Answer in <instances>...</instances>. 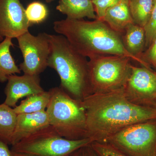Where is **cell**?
<instances>
[{
  "instance_id": "cell-1",
  "label": "cell",
  "mask_w": 156,
  "mask_h": 156,
  "mask_svg": "<svg viewBox=\"0 0 156 156\" xmlns=\"http://www.w3.org/2000/svg\"><path fill=\"white\" fill-rule=\"evenodd\" d=\"M86 115L87 138L104 142L128 126L156 119V109L131 103L123 89L92 94L82 100Z\"/></svg>"
},
{
  "instance_id": "cell-2",
  "label": "cell",
  "mask_w": 156,
  "mask_h": 156,
  "mask_svg": "<svg viewBox=\"0 0 156 156\" xmlns=\"http://www.w3.org/2000/svg\"><path fill=\"white\" fill-rule=\"evenodd\" d=\"M56 33L66 38L77 52L90 59L97 56L119 55L127 56L150 69L142 58L129 53L125 48L121 35L105 23L66 18L53 23Z\"/></svg>"
},
{
  "instance_id": "cell-3",
  "label": "cell",
  "mask_w": 156,
  "mask_h": 156,
  "mask_svg": "<svg viewBox=\"0 0 156 156\" xmlns=\"http://www.w3.org/2000/svg\"><path fill=\"white\" fill-rule=\"evenodd\" d=\"M50 38L48 67L58 74L63 91L75 99L83 100L92 94L89 60L77 52L63 36L50 34Z\"/></svg>"
},
{
  "instance_id": "cell-4",
  "label": "cell",
  "mask_w": 156,
  "mask_h": 156,
  "mask_svg": "<svg viewBox=\"0 0 156 156\" xmlns=\"http://www.w3.org/2000/svg\"><path fill=\"white\" fill-rule=\"evenodd\" d=\"M46 111L50 126L62 137L71 140L87 138V122L82 101L71 97L60 87L49 90Z\"/></svg>"
},
{
  "instance_id": "cell-5",
  "label": "cell",
  "mask_w": 156,
  "mask_h": 156,
  "mask_svg": "<svg viewBox=\"0 0 156 156\" xmlns=\"http://www.w3.org/2000/svg\"><path fill=\"white\" fill-rule=\"evenodd\" d=\"M131 60L127 56L119 55L99 56L89 59L92 94L123 89L131 73Z\"/></svg>"
},
{
  "instance_id": "cell-6",
  "label": "cell",
  "mask_w": 156,
  "mask_h": 156,
  "mask_svg": "<svg viewBox=\"0 0 156 156\" xmlns=\"http://www.w3.org/2000/svg\"><path fill=\"white\" fill-rule=\"evenodd\" d=\"M93 141L89 138L78 140L66 139L50 125L12 146L11 151L38 156H67Z\"/></svg>"
},
{
  "instance_id": "cell-7",
  "label": "cell",
  "mask_w": 156,
  "mask_h": 156,
  "mask_svg": "<svg viewBox=\"0 0 156 156\" xmlns=\"http://www.w3.org/2000/svg\"><path fill=\"white\" fill-rule=\"evenodd\" d=\"M104 143L127 156H156V119L128 126Z\"/></svg>"
},
{
  "instance_id": "cell-8",
  "label": "cell",
  "mask_w": 156,
  "mask_h": 156,
  "mask_svg": "<svg viewBox=\"0 0 156 156\" xmlns=\"http://www.w3.org/2000/svg\"><path fill=\"white\" fill-rule=\"evenodd\" d=\"M17 39L23 59L19 65L20 70L31 75L44 72L48 67L50 54V34L42 33L34 36L28 31Z\"/></svg>"
},
{
  "instance_id": "cell-9",
  "label": "cell",
  "mask_w": 156,
  "mask_h": 156,
  "mask_svg": "<svg viewBox=\"0 0 156 156\" xmlns=\"http://www.w3.org/2000/svg\"><path fill=\"white\" fill-rule=\"evenodd\" d=\"M123 90L131 103L154 108L156 100V73L146 67L131 65V73Z\"/></svg>"
},
{
  "instance_id": "cell-10",
  "label": "cell",
  "mask_w": 156,
  "mask_h": 156,
  "mask_svg": "<svg viewBox=\"0 0 156 156\" xmlns=\"http://www.w3.org/2000/svg\"><path fill=\"white\" fill-rule=\"evenodd\" d=\"M31 26L20 0H0V35L17 38Z\"/></svg>"
},
{
  "instance_id": "cell-11",
  "label": "cell",
  "mask_w": 156,
  "mask_h": 156,
  "mask_svg": "<svg viewBox=\"0 0 156 156\" xmlns=\"http://www.w3.org/2000/svg\"><path fill=\"white\" fill-rule=\"evenodd\" d=\"M7 82L5 89L6 98L4 103L13 108L17 106L18 101L23 98L45 91L41 86L39 75H12L8 77Z\"/></svg>"
},
{
  "instance_id": "cell-12",
  "label": "cell",
  "mask_w": 156,
  "mask_h": 156,
  "mask_svg": "<svg viewBox=\"0 0 156 156\" xmlns=\"http://www.w3.org/2000/svg\"><path fill=\"white\" fill-rule=\"evenodd\" d=\"M50 125L46 111L17 115L11 145L16 144L26 137Z\"/></svg>"
},
{
  "instance_id": "cell-13",
  "label": "cell",
  "mask_w": 156,
  "mask_h": 156,
  "mask_svg": "<svg viewBox=\"0 0 156 156\" xmlns=\"http://www.w3.org/2000/svg\"><path fill=\"white\" fill-rule=\"evenodd\" d=\"M120 35L128 25L134 23L129 7V0H120L107 10L101 20Z\"/></svg>"
},
{
  "instance_id": "cell-14",
  "label": "cell",
  "mask_w": 156,
  "mask_h": 156,
  "mask_svg": "<svg viewBox=\"0 0 156 156\" xmlns=\"http://www.w3.org/2000/svg\"><path fill=\"white\" fill-rule=\"evenodd\" d=\"M56 10L70 19H97L91 0H59Z\"/></svg>"
},
{
  "instance_id": "cell-15",
  "label": "cell",
  "mask_w": 156,
  "mask_h": 156,
  "mask_svg": "<svg viewBox=\"0 0 156 156\" xmlns=\"http://www.w3.org/2000/svg\"><path fill=\"white\" fill-rule=\"evenodd\" d=\"M122 40L126 50L133 56L141 58L145 44V31L140 26L131 23L126 27Z\"/></svg>"
},
{
  "instance_id": "cell-16",
  "label": "cell",
  "mask_w": 156,
  "mask_h": 156,
  "mask_svg": "<svg viewBox=\"0 0 156 156\" xmlns=\"http://www.w3.org/2000/svg\"><path fill=\"white\" fill-rule=\"evenodd\" d=\"M11 38L5 37L0 43V83L8 80L9 76L20 74L21 71L17 66L11 53L14 47Z\"/></svg>"
},
{
  "instance_id": "cell-17",
  "label": "cell",
  "mask_w": 156,
  "mask_h": 156,
  "mask_svg": "<svg viewBox=\"0 0 156 156\" xmlns=\"http://www.w3.org/2000/svg\"><path fill=\"white\" fill-rule=\"evenodd\" d=\"M50 91L29 96L14 108L16 114L33 113L46 111L50 102Z\"/></svg>"
},
{
  "instance_id": "cell-18",
  "label": "cell",
  "mask_w": 156,
  "mask_h": 156,
  "mask_svg": "<svg viewBox=\"0 0 156 156\" xmlns=\"http://www.w3.org/2000/svg\"><path fill=\"white\" fill-rule=\"evenodd\" d=\"M17 115L14 108L3 103L0 104V140L11 145Z\"/></svg>"
},
{
  "instance_id": "cell-19",
  "label": "cell",
  "mask_w": 156,
  "mask_h": 156,
  "mask_svg": "<svg viewBox=\"0 0 156 156\" xmlns=\"http://www.w3.org/2000/svg\"><path fill=\"white\" fill-rule=\"evenodd\" d=\"M154 0H129V7L135 24L144 27L150 17Z\"/></svg>"
},
{
  "instance_id": "cell-20",
  "label": "cell",
  "mask_w": 156,
  "mask_h": 156,
  "mask_svg": "<svg viewBox=\"0 0 156 156\" xmlns=\"http://www.w3.org/2000/svg\"><path fill=\"white\" fill-rule=\"evenodd\" d=\"M25 13L29 22L32 25L44 22L48 17V10L43 3L34 2L27 6Z\"/></svg>"
},
{
  "instance_id": "cell-21",
  "label": "cell",
  "mask_w": 156,
  "mask_h": 156,
  "mask_svg": "<svg viewBox=\"0 0 156 156\" xmlns=\"http://www.w3.org/2000/svg\"><path fill=\"white\" fill-rule=\"evenodd\" d=\"M145 35V47L149 48L156 37V2L148 21L144 27Z\"/></svg>"
},
{
  "instance_id": "cell-22",
  "label": "cell",
  "mask_w": 156,
  "mask_h": 156,
  "mask_svg": "<svg viewBox=\"0 0 156 156\" xmlns=\"http://www.w3.org/2000/svg\"><path fill=\"white\" fill-rule=\"evenodd\" d=\"M120 0H92L97 19L101 20L107 10L114 5Z\"/></svg>"
},
{
  "instance_id": "cell-23",
  "label": "cell",
  "mask_w": 156,
  "mask_h": 156,
  "mask_svg": "<svg viewBox=\"0 0 156 156\" xmlns=\"http://www.w3.org/2000/svg\"><path fill=\"white\" fill-rule=\"evenodd\" d=\"M71 156H101L91 145L84 146L79 148L71 154Z\"/></svg>"
},
{
  "instance_id": "cell-24",
  "label": "cell",
  "mask_w": 156,
  "mask_h": 156,
  "mask_svg": "<svg viewBox=\"0 0 156 156\" xmlns=\"http://www.w3.org/2000/svg\"><path fill=\"white\" fill-rule=\"evenodd\" d=\"M144 58L154 65L156 60V37L146 52Z\"/></svg>"
},
{
  "instance_id": "cell-25",
  "label": "cell",
  "mask_w": 156,
  "mask_h": 156,
  "mask_svg": "<svg viewBox=\"0 0 156 156\" xmlns=\"http://www.w3.org/2000/svg\"><path fill=\"white\" fill-rule=\"evenodd\" d=\"M8 145L0 140V156H12V151Z\"/></svg>"
},
{
  "instance_id": "cell-26",
  "label": "cell",
  "mask_w": 156,
  "mask_h": 156,
  "mask_svg": "<svg viewBox=\"0 0 156 156\" xmlns=\"http://www.w3.org/2000/svg\"><path fill=\"white\" fill-rule=\"evenodd\" d=\"M12 151V156H38L32 154L25 153L16 152Z\"/></svg>"
},
{
  "instance_id": "cell-27",
  "label": "cell",
  "mask_w": 156,
  "mask_h": 156,
  "mask_svg": "<svg viewBox=\"0 0 156 156\" xmlns=\"http://www.w3.org/2000/svg\"><path fill=\"white\" fill-rule=\"evenodd\" d=\"M54 1H55V0H46V2L48 3L52 2Z\"/></svg>"
},
{
  "instance_id": "cell-28",
  "label": "cell",
  "mask_w": 156,
  "mask_h": 156,
  "mask_svg": "<svg viewBox=\"0 0 156 156\" xmlns=\"http://www.w3.org/2000/svg\"><path fill=\"white\" fill-rule=\"evenodd\" d=\"M4 39V38L3 37H2V36L0 35V43Z\"/></svg>"
},
{
  "instance_id": "cell-29",
  "label": "cell",
  "mask_w": 156,
  "mask_h": 156,
  "mask_svg": "<svg viewBox=\"0 0 156 156\" xmlns=\"http://www.w3.org/2000/svg\"><path fill=\"white\" fill-rule=\"evenodd\" d=\"M154 108L156 109V100L154 104Z\"/></svg>"
},
{
  "instance_id": "cell-30",
  "label": "cell",
  "mask_w": 156,
  "mask_h": 156,
  "mask_svg": "<svg viewBox=\"0 0 156 156\" xmlns=\"http://www.w3.org/2000/svg\"><path fill=\"white\" fill-rule=\"evenodd\" d=\"M154 66H155V67H156V60L155 61V62L154 64Z\"/></svg>"
},
{
  "instance_id": "cell-31",
  "label": "cell",
  "mask_w": 156,
  "mask_h": 156,
  "mask_svg": "<svg viewBox=\"0 0 156 156\" xmlns=\"http://www.w3.org/2000/svg\"><path fill=\"white\" fill-rule=\"evenodd\" d=\"M154 3H155L156 2V0H154Z\"/></svg>"
},
{
  "instance_id": "cell-32",
  "label": "cell",
  "mask_w": 156,
  "mask_h": 156,
  "mask_svg": "<svg viewBox=\"0 0 156 156\" xmlns=\"http://www.w3.org/2000/svg\"><path fill=\"white\" fill-rule=\"evenodd\" d=\"M67 156H71V154H70V155H69Z\"/></svg>"
},
{
  "instance_id": "cell-33",
  "label": "cell",
  "mask_w": 156,
  "mask_h": 156,
  "mask_svg": "<svg viewBox=\"0 0 156 156\" xmlns=\"http://www.w3.org/2000/svg\"><path fill=\"white\" fill-rule=\"evenodd\" d=\"M91 1H92V0H91Z\"/></svg>"
}]
</instances>
